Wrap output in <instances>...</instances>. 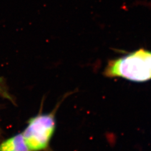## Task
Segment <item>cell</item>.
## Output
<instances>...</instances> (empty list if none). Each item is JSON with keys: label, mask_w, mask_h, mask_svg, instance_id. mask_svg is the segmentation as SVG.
I'll return each instance as SVG.
<instances>
[{"label": "cell", "mask_w": 151, "mask_h": 151, "mask_svg": "<svg viewBox=\"0 0 151 151\" xmlns=\"http://www.w3.org/2000/svg\"><path fill=\"white\" fill-rule=\"evenodd\" d=\"M0 151H30L22 133H19L0 143Z\"/></svg>", "instance_id": "cell-3"}, {"label": "cell", "mask_w": 151, "mask_h": 151, "mask_svg": "<svg viewBox=\"0 0 151 151\" xmlns=\"http://www.w3.org/2000/svg\"><path fill=\"white\" fill-rule=\"evenodd\" d=\"M55 128L54 112L38 114L29 119L27 127L22 133L29 150H48Z\"/></svg>", "instance_id": "cell-2"}, {"label": "cell", "mask_w": 151, "mask_h": 151, "mask_svg": "<svg viewBox=\"0 0 151 151\" xmlns=\"http://www.w3.org/2000/svg\"><path fill=\"white\" fill-rule=\"evenodd\" d=\"M104 75L122 78L136 82L151 80V52L141 48L116 59L110 60Z\"/></svg>", "instance_id": "cell-1"}, {"label": "cell", "mask_w": 151, "mask_h": 151, "mask_svg": "<svg viewBox=\"0 0 151 151\" xmlns=\"http://www.w3.org/2000/svg\"><path fill=\"white\" fill-rule=\"evenodd\" d=\"M0 134H1V129H0Z\"/></svg>", "instance_id": "cell-5"}, {"label": "cell", "mask_w": 151, "mask_h": 151, "mask_svg": "<svg viewBox=\"0 0 151 151\" xmlns=\"http://www.w3.org/2000/svg\"><path fill=\"white\" fill-rule=\"evenodd\" d=\"M0 95L6 99L10 100L11 102L14 101L13 98L9 92L5 81L1 78H0Z\"/></svg>", "instance_id": "cell-4"}]
</instances>
